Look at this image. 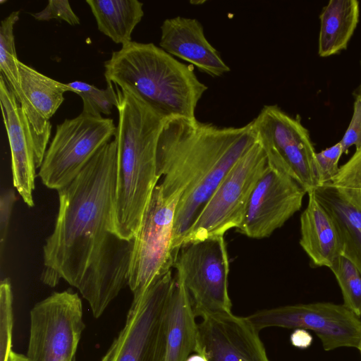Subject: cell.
I'll list each match as a JSON object with an SVG mask.
<instances>
[{"label": "cell", "instance_id": "cell-1", "mask_svg": "<svg viewBox=\"0 0 361 361\" xmlns=\"http://www.w3.org/2000/svg\"><path fill=\"white\" fill-rule=\"evenodd\" d=\"M116 170L114 140L58 190L54 229L43 246L42 282L53 288L62 279L78 289L95 318L128 285L133 250L134 239L114 231Z\"/></svg>", "mask_w": 361, "mask_h": 361}, {"label": "cell", "instance_id": "cell-2", "mask_svg": "<svg viewBox=\"0 0 361 361\" xmlns=\"http://www.w3.org/2000/svg\"><path fill=\"white\" fill-rule=\"evenodd\" d=\"M257 140L252 121L241 127L183 117L166 121L157 145V172L164 193L179 198L173 225L176 260L188 231L216 188Z\"/></svg>", "mask_w": 361, "mask_h": 361}, {"label": "cell", "instance_id": "cell-3", "mask_svg": "<svg viewBox=\"0 0 361 361\" xmlns=\"http://www.w3.org/2000/svg\"><path fill=\"white\" fill-rule=\"evenodd\" d=\"M118 122L114 231L133 240L159 177L157 150L160 133L169 118L133 94L115 86Z\"/></svg>", "mask_w": 361, "mask_h": 361}, {"label": "cell", "instance_id": "cell-4", "mask_svg": "<svg viewBox=\"0 0 361 361\" xmlns=\"http://www.w3.org/2000/svg\"><path fill=\"white\" fill-rule=\"evenodd\" d=\"M104 66L108 85L133 94L166 118H196L197 104L207 87L192 65L153 43L132 41L113 51Z\"/></svg>", "mask_w": 361, "mask_h": 361}, {"label": "cell", "instance_id": "cell-5", "mask_svg": "<svg viewBox=\"0 0 361 361\" xmlns=\"http://www.w3.org/2000/svg\"><path fill=\"white\" fill-rule=\"evenodd\" d=\"M174 284L171 270L133 294L123 329L100 361H165L168 305Z\"/></svg>", "mask_w": 361, "mask_h": 361}, {"label": "cell", "instance_id": "cell-6", "mask_svg": "<svg viewBox=\"0 0 361 361\" xmlns=\"http://www.w3.org/2000/svg\"><path fill=\"white\" fill-rule=\"evenodd\" d=\"M267 164V154L257 140L216 188L188 231L182 247L194 242L224 236L228 230L236 229Z\"/></svg>", "mask_w": 361, "mask_h": 361}, {"label": "cell", "instance_id": "cell-7", "mask_svg": "<svg viewBox=\"0 0 361 361\" xmlns=\"http://www.w3.org/2000/svg\"><path fill=\"white\" fill-rule=\"evenodd\" d=\"M109 118L82 111L59 124L47 149L38 176L48 188L59 190L71 183L97 152L114 136Z\"/></svg>", "mask_w": 361, "mask_h": 361}, {"label": "cell", "instance_id": "cell-8", "mask_svg": "<svg viewBox=\"0 0 361 361\" xmlns=\"http://www.w3.org/2000/svg\"><path fill=\"white\" fill-rule=\"evenodd\" d=\"M252 122L268 164L288 174L306 193L321 186L317 152L299 116L293 117L277 105H265Z\"/></svg>", "mask_w": 361, "mask_h": 361}, {"label": "cell", "instance_id": "cell-9", "mask_svg": "<svg viewBox=\"0 0 361 361\" xmlns=\"http://www.w3.org/2000/svg\"><path fill=\"white\" fill-rule=\"evenodd\" d=\"M179 198L154 188L134 238L128 285L133 294L142 293L157 277L173 267V225Z\"/></svg>", "mask_w": 361, "mask_h": 361}, {"label": "cell", "instance_id": "cell-10", "mask_svg": "<svg viewBox=\"0 0 361 361\" xmlns=\"http://www.w3.org/2000/svg\"><path fill=\"white\" fill-rule=\"evenodd\" d=\"M85 327L78 294L54 292L30 312L26 355L31 361H74Z\"/></svg>", "mask_w": 361, "mask_h": 361}, {"label": "cell", "instance_id": "cell-11", "mask_svg": "<svg viewBox=\"0 0 361 361\" xmlns=\"http://www.w3.org/2000/svg\"><path fill=\"white\" fill-rule=\"evenodd\" d=\"M173 267L183 281L195 317L231 312L229 260L224 236L185 245Z\"/></svg>", "mask_w": 361, "mask_h": 361}, {"label": "cell", "instance_id": "cell-12", "mask_svg": "<svg viewBox=\"0 0 361 361\" xmlns=\"http://www.w3.org/2000/svg\"><path fill=\"white\" fill-rule=\"evenodd\" d=\"M257 331L267 327L312 330L326 351L341 347L357 348L361 319L345 305L314 302L263 310L247 317Z\"/></svg>", "mask_w": 361, "mask_h": 361}, {"label": "cell", "instance_id": "cell-13", "mask_svg": "<svg viewBox=\"0 0 361 361\" xmlns=\"http://www.w3.org/2000/svg\"><path fill=\"white\" fill-rule=\"evenodd\" d=\"M305 193L288 174L267 162L236 231L250 238L270 236L300 209Z\"/></svg>", "mask_w": 361, "mask_h": 361}, {"label": "cell", "instance_id": "cell-14", "mask_svg": "<svg viewBox=\"0 0 361 361\" xmlns=\"http://www.w3.org/2000/svg\"><path fill=\"white\" fill-rule=\"evenodd\" d=\"M202 319L194 352L207 361H270L259 331L247 317L227 312Z\"/></svg>", "mask_w": 361, "mask_h": 361}, {"label": "cell", "instance_id": "cell-15", "mask_svg": "<svg viewBox=\"0 0 361 361\" xmlns=\"http://www.w3.org/2000/svg\"><path fill=\"white\" fill-rule=\"evenodd\" d=\"M0 105L11 150L13 184L25 203L32 207L37 169L34 135L27 116L1 74Z\"/></svg>", "mask_w": 361, "mask_h": 361}, {"label": "cell", "instance_id": "cell-16", "mask_svg": "<svg viewBox=\"0 0 361 361\" xmlns=\"http://www.w3.org/2000/svg\"><path fill=\"white\" fill-rule=\"evenodd\" d=\"M20 92L16 98L30 123L35 139L36 168L40 167L49 142L51 125L49 119L64 101L68 92L66 83L54 80L18 63Z\"/></svg>", "mask_w": 361, "mask_h": 361}, {"label": "cell", "instance_id": "cell-17", "mask_svg": "<svg viewBox=\"0 0 361 361\" xmlns=\"http://www.w3.org/2000/svg\"><path fill=\"white\" fill-rule=\"evenodd\" d=\"M161 32L159 45L171 56L212 77L230 71L219 51L207 39L197 19L182 16L167 18L161 26Z\"/></svg>", "mask_w": 361, "mask_h": 361}, {"label": "cell", "instance_id": "cell-18", "mask_svg": "<svg viewBox=\"0 0 361 361\" xmlns=\"http://www.w3.org/2000/svg\"><path fill=\"white\" fill-rule=\"evenodd\" d=\"M307 195V205L300 215V244L314 265L330 269L342 255L341 239L332 216L314 191Z\"/></svg>", "mask_w": 361, "mask_h": 361}, {"label": "cell", "instance_id": "cell-19", "mask_svg": "<svg viewBox=\"0 0 361 361\" xmlns=\"http://www.w3.org/2000/svg\"><path fill=\"white\" fill-rule=\"evenodd\" d=\"M197 334V324L189 294L182 278L176 273L168 305L165 361H186L195 351Z\"/></svg>", "mask_w": 361, "mask_h": 361}, {"label": "cell", "instance_id": "cell-20", "mask_svg": "<svg viewBox=\"0 0 361 361\" xmlns=\"http://www.w3.org/2000/svg\"><path fill=\"white\" fill-rule=\"evenodd\" d=\"M357 0H330L319 15L318 54L328 57L346 49L359 21Z\"/></svg>", "mask_w": 361, "mask_h": 361}, {"label": "cell", "instance_id": "cell-21", "mask_svg": "<svg viewBox=\"0 0 361 361\" xmlns=\"http://www.w3.org/2000/svg\"><path fill=\"white\" fill-rule=\"evenodd\" d=\"M314 192L337 226L343 245L342 255L353 262L361 273V211L328 185L320 186Z\"/></svg>", "mask_w": 361, "mask_h": 361}, {"label": "cell", "instance_id": "cell-22", "mask_svg": "<svg viewBox=\"0 0 361 361\" xmlns=\"http://www.w3.org/2000/svg\"><path fill=\"white\" fill-rule=\"evenodd\" d=\"M98 30L122 46L132 42V33L143 16L137 0H87Z\"/></svg>", "mask_w": 361, "mask_h": 361}, {"label": "cell", "instance_id": "cell-23", "mask_svg": "<svg viewBox=\"0 0 361 361\" xmlns=\"http://www.w3.org/2000/svg\"><path fill=\"white\" fill-rule=\"evenodd\" d=\"M19 20V11L11 13L0 25V70L1 74L17 98L20 92V73L13 27Z\"/></svg>", "mask_w": 361, "mask_h": 361}, {"label": "cell", "instance_id": "cell-24", "mask_svg": "<svg viewBox=\"0 0 361 361\" xmlns=\"http://www.w3.org/2000/svg\"><path fill=\"white\" fill-rule=\"evenodd\" d=\"M351 205L361 211V147L339 168L336 176L327 184Z\"/></svg>", "mask_w": 361, "mask_h": 361}, {"label": "cell", "instance_id": "cell-25", "mask_svg": "<svg viewBox=\"0 0 361 361\" xmlns=\"http://www.w3.org/2000/svg\"><path fill=\"white\" fill-rule=\"evenodd\" d=\"M68 92L78 94L83 103L82 112L94 116L109 115L112 108L118 105V95L113 85L99 89L85 82L73 81L66 83Z\"/></svg>", "mask_w": 361, "mask_h": 361}, {"label": "cell", "instance_id": "cell-26", "mask_svg": "<svg viewBox=\"0 0 361 361\" xmlns=\"http://www.w3.org/2000/svg\"><path fill=\"white\" fill-rule=\"evenodd\" d=\"M330 269L341 290L343 305L361 317V273L355 265L343 255L339 256Z\"/></svg>", "mask_w": 361, "mask_h": 361}, {"label": "cell", "instance_id": "cell-27", "mask_svg": "<svg viewBox=\"0 0 361 361\" xmlns=\"http://www.w3.org/2000/svg\"><path fill=\"white\" fill-rule=\"evenodd\" d=\"M13 324L12 287L10 279L5 278L0 284V361H8L12 351Z\"/></svg>", "mask_w": 361, "mask_h": 361}, {"label": "cell", "instance_id": "cell-28", "mask_svg": "<svg viewBox=\"0 0 361 361\" xmlns=\"http://www.w3.org/2000/svg\"><path fill=\"white\" fill-rule=\"evenodd\" d=\"M343 154L340 141L316 153L317 171L321 186L329 183L339 171L338 162Z\"/></svg>", "mask_w": 361, "mask_h": 361}, {"label": "cell", "instance_id": "cell-29", "mask_svg": "<svg viewBox=\"0 0 361 361\" xmlns=\"http://www.w3.org/2000/svg\"><path fill=\"white\" fill-rule=\"evenodd\" d=\"M33 17L37 20H49L57 19L63 20L71 25L80 23L79 17L74 13L70 3L66 0H49L47 6Z\"/></svg>", "mask_w": 361, "mask_h": 361}, {"label": "cell", "instance_id": "cell-30", "mask_svg": "<svg viewBox=\"0 0 361 361\" xmlns=\"http://www.w3.org/2000/svg\"><path fill=\"white\" fill-rule=\"evenodd\" d=\"M340 142L343 153H347L352 146H355L356 149L361 147V96L357 94L353 104L351 120Z\"/></svg>", "mask_w": 361, "mask_h": 361}, {"label": "cell", "instance_id": "cell-31", "mask_svg": "<svg viewBox=\"0 0 361 361\" xmlns=\"http://www.w3.org/2000/svg\"><path fill=\"white\" fill-rule=\"evenodd\" d=\"M15 191L13 189L4 190L0 197V243L1 252L6 240L10 221L14 203L16 201Z\"/></svg>", "mask_w": 361, "mask_h": 361}, {"label": "cell", "instance_id": "cell-32", "mask_svg": "<svg viewBox=\"0 0 361 361\" xmlns=\"http://www.w3.org/2000/svg\"><path fill=\"white\" fill-rule=\"evenodd\" d=\"M291 344L300 349H306L312 343V336L305 329H295L290 337Z\"/></svg>", "mask_w": 361, "mask_h": 361}, {"label": "cell", "instance_id": "cell-33", "mask_svg": "<svg viewBox=\"0 0 361 361\" xmlns=\"http://www.w3.org/2000/svg\"><path fill=\"white\" fill-rule=\"evenodd\" d=\"M8 361H31L27 355L11 351Z\"/></svg>", "mask_w": 361, "mask_h": 361}, {"label": "cell", "instance_id": "cell-34", "mask_svg": "<svg viewBox=\"0 0 361 361\" xmlns=\"http://www.w3.org/2000/svg\"><path fill=\"white\" fill-rule=\"evenodd\" d=\"M186 361H207V359L198 354V353H196V354H193V355H191L190 356H189L188 357V359L186 360Z\"/></svg>", "mask_w": 361, "mask_h": 361}, {"label": "cell", "instance_id": "cell-35", "mask_svg": "<svg viewBox=\"0 0 361 361\" xmlns=\"http://www.w3.org/2000/svg\"><path fill=\"white\" fill-rule=\"evenodd\" d=\"M360 68H361V59H360ZM357 94H359L360 96H361V82H360V87L358 89V92Z\"/></svg>", "mask_w": 361, "mask_h": 361}, {"label": "cell", "instance_id": "cell-36", "mask_svg": "<svg viewBox=\"0 0 361 361\" xmlns=\"http://www.w3.org/2000/svg\"><path fill=\"white\" fill-rule=\"evenodd\" d=\"M357 349L360 350V354H361V340H360V344H359V346H358Z\"/></svg>", "mask_w": 361, "mask_h": 361}, {"label": "cell", "instance_id": "cell-37", "mask_svg": "<svg viewBox=\"0 0 361 361\" xmlns=\"http://www.w3.org/2000/svg\"><path fill=\"white\" fill-rule=\"evenodd\" d=\"M74 361H75V360Z\"/></svg>", "mask_w": 361, "mask_h": 361}]
</instances>
